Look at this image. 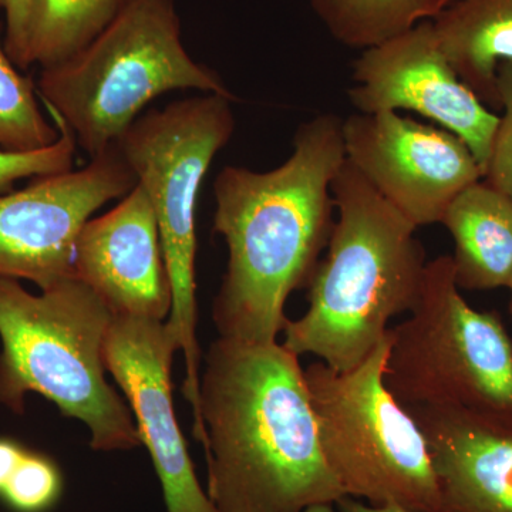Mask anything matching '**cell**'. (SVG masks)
I'll return each mask as SVG.
<instances>
[{"label": "cell", "instance_id": "obj_1", "mask_svg": "<svg viewBox=\"0 0 512 512\" xmlns=\"http://www.w3.org/2000/svg\"><path fill=\"white\" fill-rule=\"evenodd\" d=\"M342 121L325 113L302 123L291 156L274 170L227 165L218 174L214 232L227 244L228 264L212 320L222 338L278 342L286 302L311 282L335 222Z\"/></svg>", "mask_w": 512, "mask_h": 512}, {"label": "cell", "instance_id": "obj_2", "mask_svg": "<svg viewBox=\"0 0 512 512\" xmlns=\"http://www.w3.org/2000/svg\"><path fill=\"white\" fill-rule=\"evenodd\" d=\"M204 363L207 494L218 512H302L345 497L323 458L299 356L220 336Z\"/></svg>", "mask_w": 512, "mask_h": 512}, {"label": "cell", "instance_id": "obj_3", "mask_svg": "<svg viewBox=\"0 0 512 512\" xmlns=\"http://www.w3.org/2000/svg\"><path fill=\"white\" fill-rule=\"evenodd\" d=\"M332 194L335 222L308 285L309 308L286 320L282 345L348 372L386 339L390 320L412 311L429 261L417 228L348 161Z\"/></svg>", "mask_w": 512, "mask_h": 512}, {"label": "cell", "instance_id": "obj_4", "mask_svg": "<svg viewBox=\"0 0 512 512\" xmlns=\"http://www.w3.org/2000/svg\"><path fill=\"white\" fill-rule=\"evenodd\" d=\"M113 313L70 276L33 295L0 276V404L25 412L28 393L82 421L96 451L141 446L130 406L106 380L104 342Z\"/></svg>", "mask_w": 512, "mask_h": 512}, {"label": "cell", "instance_id": "obj_5", "mask_svg": "<svg viewBox=\"0 0 512 512\" xmlns=\"http://www.w3.org/2000/svg\"><path fill=\"white\" fill-rule=\"evenodd\" d=\"M175 90L237 99L185 49L175 0H131L80 52L43 67L37 82L46 110L90 158L116 144L151 101Z\"/></svg>", "mask_w": 512, "mask_h": 512}, {"label": "cell", "instance_id": "obj_6", "mask_svg": "<svg viewBox=\"0 0 512 512\" xmlns=\"http://www.w3.org/2000/svg\"><path fill=\"white\" fill-rule=\"evenodd\" d=\"M234 101L215 93L175 101L141 114L116 143L156 214L173 289L165 326L184 355L183 392L194 429L202 427L195 281L198 195L212 161L234 134Z\"/></svg>", "mask_w": 512, "mask_h": 512}, {"label": "cell", "instance_id": "obj_7", "mask_svg": "<svg viewBox=\"0 0 512 512\" xmlns=\"http://www.w3.org/2000/svg\"><path fill=\"white\" fill-rule=\"evenodd\" d=\"M390 338L348 372L305 369L320 448L345 497L409 512H439L429 446L409 410L384 382Z\"/></svg>", "mask_w": 512, "mask_h": 512}, {"label": "cell", "instance_id": "obj_8", "mask_svg": "<svg viewBox=\"0 0 512 512\" xmlns=\"http://www.w3.org/2000/svg\"><path fill=\"white\" fill-rule=\"evenodd\" d=\"M451 255L427 262L410 318L389 328L384 382L404 407L512 412V340L463 298Z\"/></svg>", "mask_w": 512, "mask_h": 512}, {"label": "cell", "instance_id": "obj_9", "mask_svg": "<svg viewBox=\"0 0 512 512\" xmlns=\"http://www.w3.org/2000/svg\"><path fill=\"white\" fill-rule=\"evenodd\" d=\"M137 181L116 144L79 170L32 178L0 194V276L42 289L73 276L77 237L94 212Z\"/></svg>", "mask_w": 512, "mask_h": 512}, {"label": "cell", "instance_id": "obj_10", "mask_svg": "<svg viewBox=\"0 0 512 512\" xmlns=\"http://www.w3.org/2000/svg\"><path fill=\"white\" fill-rule=\"evenodd\" d=\"M346 161L417 229L440 224L448 205L483 180L460 137L400 113H353L342 121Z\"/></svg>", "mask_w": 512, "mask_h": 512}, {"label": "cell", "instance_id": "obj_11", "mask_svg": "<svg viewBox=\"0 0 512 512\" xmlns=\"http://www.w3.org/2000/svg\"><path fill=\"white\" fill-rule=\"evenodd\" d=\"M352 80L348 96L356 113L420 114L460 137L484 175L500 116L460 79L431 20L362 50L353 63Z\"/></svg>", "mask_w": 512, "mask_h": 512}, {"label": "cell", "instance_id": "obj_12", "mask_svg": "<svg viewBox=\"0 0 512 512\" xmlns=\"http://www.w3.org/2000/svg\"><path fill=\"white\" fill-rule=\"evenodd\" d=\"M174 340L165 320L113 316L104 366L126 394L141 443L153 458L167 512H218L202 490L175 417L171 367Z\"/></svg>", "mask_w": 512, "mask_h": 512}, {"label": "cell", "instance_id": "obj_13", "mask_svg": "<svg viewBox=\"0 0 512 512\" xmlns=\"http://www.w3.org/2000/svg\"><path fill=\"white\" fill-rule=\"evenodd\" d=\"M73 276L113 316L168 319L173 289L156 214L140 185L113 210L84 224L74 247Z\"/></svg>", "mask_w": 512, "mask_h": 512}, {"label": "cell", "instance_id": "obj_14", "mask_svg": "<svg viewBox=\"0 0 512 512\" xmlns=\"http://www.w3.org/2000/svg\"><path fill=\"white\" fill-rule=\"evenodd\" d=\"M406 409L429 446L439 512H512V412Z\"/></svg>", "mask_w": 512, "mask_h": 512}, {"label": "cell", "instance_id": "obj_15", "mask_svg": "<svg viewBox=\"0 0 512 512\" xmlns=\"http://www.w3.org/2000/svg\"><path fill=\"white\" fill-rule=\"evenodd\" d=\"M440 224L453 238L458 288H507L512 276V201L507 195L477 181L454 198Z\"/></svg>", "mask_w": 512, "mask_h": 512}, {"label": "cell", "instance_id": "obj_16", "mask_svg": "<svg viewBox=\"0 0 512 512\" xmlns=\"http://www.w3.org/2000/svg\"><path fill=\"white\" fill-rule=\"evenodd\" d=\"M431 23L460 79L500 109L498 69L512 63V0H454Z\"/></svg>", "mask_w": 512, "mask_h": 512}, {"label": "cell", "instance_id": "obj_17", "mask_svg": "<svg viewBox=\"0 0 512 512\" xmlns=\"http://www.w3.org/2000/svg\"><path fill=\"white\" fill-rule=\"evenodd\" d=\"M131 0H33L28 29L29 66L63 62L109 28Z\"/></svg>", "mask_w": 512, "mask_h": 512}, {"label": "cell", "instance_id": "obj_18", "mask_svg": "<svg viewBox=\"0 0 512 512\" xmlns=\"http://www.w3.org/2000/svg\"><path fill=\"white\" fill-rule=\"evenodd\" d=\"M454 0H311L333 39L366 50L436 19Z\"/></svg>", "mask_w": 512, "mask_h": 512}, {"label": "cell", "instance_id": "obj_19", "mask_svg": "<svg viewBox=\"0 0 512 512\" xmlns=\"http://www.w3.org/2000/svg\"><path fill=\"white\" fill-rule=\"evenodd\" d=\"M35 84L19 73L0 37V151L29 153L59 140V128L43 116Z\"/></svg>", "mask_w": 512, "mask_h": 512}, {"label": "cell", "instance_id": "obj_20", "mask_svg": "<svg viewBox=\"0 0 512 512\" xmlns=\"http://www.w3.org/2000/svg\"><path fill=\"white\" fill-rule=\"evenodd\" d=\"M63 477L52 458L26 448L0 497L18 512H45L59 500Z\"/></svg>", "mask_w": 512, "mask_h": 512}, {"label": "cell", "instance_id": "obj_21", "mask_svg": "<svg viewBox=\"0 0 512 512\" xmlns=\"http://www.w3.org/2000/svg\"><path fill=\"white\" fill-rule=\"evenodd\" d=\"M59 128V140L50 147L29 153L0 151V194L12 190L16 181L45 177L73 170L77 143L70 128L53 111H47Z\"/></svg>", "mask_w": 512, "mask_h": 512}, {"label": "cell", "instance_id": "obj_22", "mask_svg": "<svg viewBox=\"0 0 512 512\" xmlns=\"http://www.w3.org/2000/svg\"><path fill=\"white\" fill-rule=\"evenodd\" d=\"M497 90L503 114L498 121L483 180L512 201V63H503L498 69Z\"/></svg>", "mask_w": 512, "mask_h": 512}, {"label": "cell", "instance_id": "obj_23", "mask_svg": "<svg viewBox=\"0 0 512 512\" xmlns=\"http://www.w3.org/2000/svg\"><path fill=\"white\" fill-rule=\"evenodd\" d=\"M33 0H0L5 12L6 32L3 45L18 69L26 70L28 60V29Z\"/></svg>", "mask_w": 512, "mask_h": 512}, {"label": "cell", "instance_id": "obj_24", "mask_svg": "<svg viewBox=\"0 0 512 512\" xmlns=\"http://www.w3.org/2000/svg\"><path fill=\"white\" fill-rule=\"evenodd\" d=\"M25 451L26 448L18 441L0 439V495L5 490L12 474L15 473Z\"/></svg>", "mask_w": 512, "mask_h": 512}, {"label": "cell", "instance_id": "obj_25", "mask_svg": "<svg viewBox=\"0 0 512 512\" xmlns=\"http://www.w3.org/2000/svg\"><path fill=\"white\" fill-rule=\"evenodd\" d=\"M336 505L338 512H409L397 505H372L356 498H340Z\"/></svg>", "mask_w": 512, "mask_h": 512}, {"label": "cell", "instance_id": "obj_26", "mask_svg": "<svg viewBox=\"0 0 512 512\" xmlns=\"http://www.w3.org/2000/svg\"><path fill=\"white\" fill-rule=\"evenodd\" d=\"M302 512H338L335 504H316Z\"/></svg>", "mask_w": 512, "mask_h": 512}, {"label": "cell", "instance_id": "obj_27", "mask_svg": "<svg viewBox=\"0 0 512 512\" xmlns=\"http://www.w3.org/2000/svg\"><path fill=\"white\" fill-rule=\"evenodd\" d=\"M507 288L510 289V312L512 315V276L510 279V284H508Z\"/></svg>", "mask_w": 512, "mask_h": 512}]
</instances>
